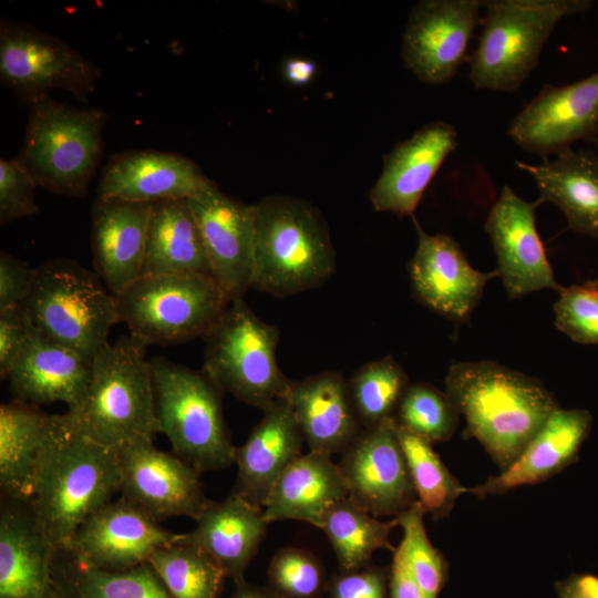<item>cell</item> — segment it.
Returning a JSON list of instances; mask_svg holds the SVG:
<instances>
[{
	"mask_svg": "<svg viewBox=\"0 0 598 598\" xmlns=\"http://www.w3.org/2000/svg\"><path fill=\"white\" fill-rule=\"evenodd\" d=\"M445 393L465 420L466 437L476 439L501 471L558 408L539 380L489 360L453 363Z\"/></svg>",
	"mask_w": 598,
	"mask_h": 598,
	"instance_id": "obj_1",
	"label": "cell"
},
{
	"mask_svg": "<svg viewBox=\"0 0 598 598\" xmlns=\"http://www.w3.org/2000/svg\"><path fill=\"white\" fill-rule=\"evenodd\" d=\"M117 450L84 435L66 413L52 415L30 506L56 547L121 491Z\"/></svg>",
	"mask_w": 598,
	"mask_h": 598,
	"instance_id": "obj_2",
	"label": "cell"
},
{
	"mask_svg": "<svg viewBox=\"0 0 598 598\" xmlns=\"http://www.w3.org/2000/svg\"><path fill=\"white\" fill-rule=\"evenodd\" d=\"M255 205L252 286L275 297L320 287L334 272L328 226L310 203L270 195Z\"/></svg>",
	"mask_w": 598,
	"mask_h": 598,
	"instance_id": "obj_3",
	"label": "cell"
},
{
	"mask_svg": "<svg viewBox=\"0 0 598 598\" xmlns=\"http://www.w3.org/2000/svg\"><path fill=\"white\" fill-rule=\"evenodd\" d=\"M146 347L132 336L122 337L93 359L83 400L66 414L96 443L117 450L161 433Z\"/></svg>",
	"mask_w": 598,
	"mask_h": 598,
	"instance_id": "obj_4",
	"label": "cell"
},
{
	"mask_svg": "<svg viewBox=\"0 0 598 598\" xmlns=\"http://www.w3.org/2000/svg\"><path fill=\"white\" fill-rule=\"evenodd\" d=\"M22 147L16 161L35 186L84 197L103 148L105 113L53 100L32 99Z\"/></svg>",
	"mask_w": 598,
	"mask_h": 598,
	"instance_id": "obj_5",
	"label": "cell"
},
{
	"mask_svg": "<svg viewBox=\"0 0 598 598\" xmlns=\"http://www.w3.org/2000/svg\"><path fill=\"white\" fill-rule=\"evenodd\" d=\"M102 282L76 261L48 260L33 269L21 307L34 329L92 363L120 322L116 298Z\"/></svg>",
	"mask_w": 598,
	"mask_h": 598,
	"instance_id": "obj_6",
	"label": "cell"
},
{
	"mask_svg": "<svg viewBox=\"0 0 598 598\" xmlns=\"http://www.w3.org/2000/svg\"><path fill=\"white\" fill-rule=\"evenodd\" d=\"M589 0H488L470 58L475 89L514 93L530 75L558 22L590 9Z\"/></svg>",
	"mask_w": 598,
	"mask_h": 598,
	"instance_id": "obj_7",
	"label": "cell"
},
{
	"mask_svg": "<svg viewBox=\"0 0 598 598\" xmlns=\"http://www.w3.org/2000/svg\"><path fill=\"white\" fill-rule=\"evenodd\" d=\"M150 363L157 421L173 453L199 474L234 464L236 446L223 414V391L202 371L164 357Z\"/></svg>",
	"mask_w": 598,
	"mask_h": 598,
	"instance_id": "obj_8",
	"label": "cell"
},
{
	"mask_svg": "<svg viewBox=\"0 0 598 598\" xmlns=\"http://www.w3.org/2000/svg\"><path fill=\"white\" fill-rule=\"evenodd\" d=\"M120 322L145 346L204 338L231 300L212 276L144 275L115 296Z\"/></svg>",
	"mask_w": 598,
	"mask_h": 598,
	"instance_id": "obj_9",
	"label": "cell"
},
{
	"mask_svg": "<svg viewBox=\"0 0 598 598\" xmlns=\"http://www.w3.org/2000/svg\"><path fill=\"white\" fill-rule=\"evenodd\" d=\"M279 337L276 326L236 298L204 337L202 372L221 391L264 412L286 398L291 382L277 363Z\"/></svg>",
	"mask_w": 598,
	"mask_h": 598,
	"instance_id": "obj_10",
	"label": "cell"
},
{
	"mask_svg": "<svg viewBox=\"0 0 598 598\" xmlns=\"http://www.w3.org/2000/svg\"><path fill=\"white\" fill-rule=\"evenodd\" d=\"M101 72L76 49L31 24L0 23V80L25 103L61 89L81 101L95 91Z\"/></svg>",
	"mask_w": 598,
	"mask_h": 598,
	"instance_id": "obj_11",
	"label": "cell"
},
{
	"mask_svg": "<svg viewBox=\"0 0 598 598\" xmlns=\"http://www.w3.org/2000/svg\"><path fill=\"white\" fill-rule=\"evenodd\" d=\"M484 1L422 0L411 10L402 38L404 65L421 82H450L466 59Z\"/></svg>",
	"mask_w": 598,
	"mask_h": 598,
	"instance_id": "obj_12",
	"label": "cell"
},
{
	"mask_svg": "<svg viewBox=\"0 0 598 598\" xmlns=\"http://www.w3.org/2000/svg\"><path fill=\"white\" fill-rule=\"evenodd\" d=\"M337 464L348 497L375 517H396L417 501L394 419L363 429Z\"/></svg>",
	"mask_w": 598,
	"mask_h": 598,
	"instance_id": "obj_13",
	"label": "cell"
},
{
	"mask_svg": "<svg viewBox=\"0 0 598 598\" xmlns=\"http://www.w3.org/2000/svg\"><path fill=\"white\" fill-rule=\"evenodd\" d=\"M520 148L548 158L578 141L598 143V72L565 85L545 84L507 131Z\"/></svg>",
	"mask_w": 598,
	"mask_h": 598,
	"instance_id": "obj_14",
	"label": "cell"
},
{
	"mask_svg": "<svg viewBox=\"0 0 598 598\" xmlns=\"http://www.w3.org/2000/svg\"><path fill=\"white\" fill-rule=\"evenodd\" d=\"M122 497L156 520L187 516L196 520L210 503L199 473L175 454L161 451L153 439L117 448Z\"/></svg>",
	"mask_w": 598,
	"mask_h": 598,
	"instance_id": "obj_15",
	"label": "cell"
},
{
	"mask_svg": "<svg viewBox=\"0 0 598 598\" xmlns=\"http://www.w3.org/2000/svg\"><path fill=\"white\" fill-rule=\"evenodd\" d=\"M543 200L527 202L504 185L485 221L498 262V274L511 299L543 289L558 292L544 245L536 228V208Z\"/></svg>",
	"mask_w": 598,
	"mask_h": 598,
	"instance_id": "obj_16",
	"label": "cell"
},
{
	"mask_svg": "<svg viewBox=\"0 0 598 598\" xmlns=\"http://www.w3.org/2000/svg\"><path fill=\"white\" fill-rule=\"evenodd\" d=\"M202 233L215 280L234 300L252 286L256 215L212 183L188 199Z\"/></svg>",
	"mask_w": 598,
	"mask_h": 598,
	"instance_id": "obj_17",
	"label": "cell"
},
{
	"mask_svg": "<svg viewBox=\"0 0 598 598\" xmlns=\"http://www.w3.org/2000/svg\"><path fill=\"white\" fill-rule=\"evenodd\" d=\"M179 537L124 497L93 513L65 546L80 559L110 570L146 564L152 554Z\"/></svg>",
	"mask_w": 598,
	"mask_h": 598,
	"instance_id": "obj_18",
	"label": "cell"
},
{
	"mask_svg": "<svg viewBox=\"0 0 598 598\" xmlns=\"http://www.w3.org/2000/svg\"><path fill=\"white\" fill-rule=\"evenodd\" d=\"M417 246L410 261L416 298L433 311L455 321L466 320L486 283L497 270L482 272L471 266L458 244L445 234H427L412 216Z\"/></svg>",
	"mask_w": 598,
	"mask_h": 598,
	"instance_id": "obj_19",
	"label": "cell"
},
{
	"mask_svg": "<svg viewBox=\"0 0 598 598\" xmlns=\"http://www.w3.org/2000/svg\"><path fill=\"white\" fill-rule=\"evenodd\" d=\"M456 145L454 126L443 121L431 122L396 144L384 156L382 173L369 192L373 209L414 216L427 185Z\"/></svg>",
	"mask_w": 598,
	"mask_h": 598,
	"instance_id": "obj_20",
	"label": "cell"
},
{
	"mask_svg": "<svg viewBox=\"0 0 598 598\" xmlns=\"http://www.w3.org/2000/svg\"><path fill=\"white\" fill-rule=\"evenodd\" d=\"M210 182L192 159L175 153L133 150L115 155L103 169L99 198L156 204L189 199Z\"/></svg>",
	"mask_w": 598,
	"mask_h": 598,
	"instance_id": "obj_21",
	"label": "cell"
},
{
	"mask_svg": "<svg viewBox=\"0 0 598 598\" xmlns=\"http://www.w3.org/2000/svg\"><path fill=\"white\" fill-rule=\"evenodd\" d=\"M55 550L30 504L4 498L0 513V598H54Z\"/></svg>",
	"mask_w": 598,
	"mask_h": 598,
	"instance_id": "obj_22",
	"label": "cell"
},
{
	"mask_svg": "<svg viewBox=\"0 0 598 598\" xmlns=\"http://www.w3.org/2000/svg\"><path fill=\"white\" fill-rule=\"evenodd\" d=\"M152 206L99 197L93 206L94 268L114 296L143 276Z\"/></svg>",
	"mask_w": 598,
	"mask_h": 598,
	"instance_id": "obj_23",
	"label": "cell"
},
{
	"mask_svg": "<svg viewBox=\"0 0 598 598\" xmlns=\"http://www.w3.org/2000/svg\"><path fill=\"white\" fill-rule=\"evenodd\" d=\"M591 424L589 411L558 406L514 463L468 493L484 498L549 480L578 461Z\"/></svg>",
	"mask_w": 598,
	"mask_h": 598,
	"instance_id": "obj_24",
	"label": "cell"
},
{
	"mask_svg": "<svg viewBox=\"0 0 598 598\" xmlns=\"http://www.w3.org/2000/svg\"><path fill=\"white\" fill-rule=\"evenodd\" d=\"M13 400L38 406L62 402L76 410L91 379V363L37 329L7 378Z\"/></svg>",
	"mask_w": 598,
	"mask_h": 598,
	"instance_id": "obj_25",
	"label": "cell"
},
{
	"mask_svg": "<svg viewBox=\"0 0 598 598\" xmlns=\"http://www.w3.org/2000/svg\"><path fill=\"white\" fill-rule=\"evenodd\" d=\"M305 440L286 398L264 411L245 443L235 450V494L264 508L268 495L286 467L302 454Z\"/></svg>",
	"mask_w": 598,
	"mask_h": 598,
	"instance_id": "obj_26",
	"label": "cell"
},
{
	"mask_svg": "<svg viewBox=\"0 0 598 598\" xmlns=\"http://www.w3.org/2000/svg\"><path fill=\"white\" fill-rule=\"evenodd\" d=\"M290 403L309 451L342 453L363 430L343 374L326 371L290 382Z\"/></svg>",
	"mask_w": 598,
	"mask_h": 598,
	"instance_id": "obj_27",
	"label": "cell"
},
{
	"mask_svg": "<svg viewBox=\"0 0 598 598\" xmlns=\"http://www.w3.org/2000/svg\"><path fill=\"white\" fill-rule=\"evenodd\" d=\"M196 526L181 539L207 553L235 585L245 581V571L262 543L267 525L261 507L231 493L206 506Z\"/></svg>",
	"mask_w": 598,
	"mask_h": 598,
	"instance_id": "obj_28",
	"label": "cell"
},
{
	"mask_svg": "<svg viewBox=\"0 0 598 598\" xmlns=\"http://www.w3.org/2000/svg\"><path fill=\"white\" fill-rule=\"evenodd\" d=\"M331 456L308 451L286 467L262 508L268 524L290 519L321 527L328 509L348 497L342 474Z\"/></svg>",
	"mask_w": 598,
	"mask_h": 598,
	"instance_id": "obj_29",
	"label": "cell"
},
{
	"mask_svg": "<svg viewBox=\"0 0 598 598\" xmlns=\"http://www.w3.org/2000/svg\"><path fill=\"white\" fill-rule=\"evenodd\" d=\"M535 182L543 202L556 205L573 230L598 238V153L568 148L538 164L515 162Z\"/></svg>",
	"mask_w": 598,
	"mask_h": 598,
	"instance_id": "obj_30",
	"label": "cell"
},
{
	"mask_svg": "<svg viewBox=\"0 0 598 598\" xmlns=\"http://www.w3.org/2000/svg\"><path fill=\"white\" fill-rule=\"evenodd\" d=\"M52 414L13 400L0 406V487L2 497L30 503L49 436Z\"/></svg>",
	"mask_w": 598,
	"mask_h": 598,
	"instance_id": "obj_31",
	"label": "cell"
},
{
	"mask_svg": "<svg viewBox=\"0 0 598 598\" xmlns=\"http://www.w3.org/2000/svg\"><path fill=\"white\" fill-rule=\"evenodd\" d=\"M213 276L212 266L188 199L153 204L144 275Z\"/></svg>",
	"mask_w": 598,
	"mask_h": 598,
	"instance_id": "obj_32",
	"label": "cell"
},
{
	"mask_svg": "<svg viewBox=\"0 0 598 598\" xmlns=\"http://www.w3.org/2000/svg\"><path fill=\"white\" fill-rule=\"evenodd\" d=\"M52 586L54 598H172L147 563L124 570L103 569L65 547H56Z\"/></svg>",
	"mask_w": 598,
	"mask_h": 598,
	"instance_id": "obj_33",
	"label": "cell"
},
{
	"mask_svg": "<svg viewBox=\"0 0 598 598\" xmlns=\"http://www.w3.org/2000/svg\"><path fill=\"white\" fill-rule=\"evenodd\" d=\"M396 526V517L381 520L346 497L328 509L320 529L332 546L339 569L352 570L369 565L378 549L394 553L390 534Z\"/></svg>",
	"mask_w": 598,
	"mask_h": 598,
	"instance_id": "obj_34",
	"label": "cell"
},
{
	"mask_svg": "<svg viewBox=\"0 0 598 598\" xmlns=\"http://www.w3.org/2000/svg\"><path fill=\"white\" fill-rule=\"evenodd\" d=\"M147 564L172 598H217L226 577L203 549L181 539L155 550Z\"/></svg>",
	"mask_w": 598,
	"mask_h": 598,
	"instance_id": "obj_35",
	"label": "cell"
},
{
	"mask_svg": "<svg viewBox=\"0 0 598 598\" xmlns=\"http://www.w3.org/2000/svg\"><path fill=\"white\" fill-rule=\"evenodd\" d=\"M394 431L403 450L419 504L435 520L446 517L468 488L451 474L431 443L400 426Z\"/></svg>",
	"mask_w": 598,
	"mask_h": 598,
	"instance_id": "obj_36",
	"label": "cell"
},
{
	"mask_svg": "<svg viewBox=\"0 0 598 598\" xmlns=\"http://www.w3.org/2000/svg\"><path fill=\"white\" fill-rule=\"evenodd\" d=\"M347 383L362 429H371L394 419L410 385L406 372L392 355L364 363Z\"/></svg>",
	"mask_w": 598,
	"mask_h": 598,
	"instance_id": "obj_37",
	"label": "cell"
},
{
	"mask_svg": "<svg viewBox=\"0 0 598 598\" xmlns=\"http://www.w3.org/2000/svg\"><path fill=\"white\" fill-rule=\"evenodd\" d=\"M425 513L416 501L396 516L403 537L396 550L412 578L430 597L437 598L446 584L448 564L429 539L424 525Z\"/></svg>",
	"mask_w": 598,
	"mask_h": 598,
	"instance_id": "obj_38",
	"label": "cell"
},
{
	"mask_svg": "<svg viewBox=\"0 0 598 598\" xmlns=\"http://www.w3.org/2000/svg\"><path fill=\"white\" fill-rule=\"evenodd\" d=\"M394 421L431 444L448 441L457 426L458 413L445 392L427 382L410 383Z\"/></svg>",
	"mask_w": 598,
	"mask_h": 598,
	"instance_id": "obj_39",
	"label": "cell"
},
{
	"mask_svg": "<svg viewBox=\"0 0 598 598\" xmlns=\"http://www.w3.org/2000/svg\"><path fill=\"white\" fill-rule=\"evenodd\" d=\"M267 580L281 598H323L329 577L322 561L310 550L283 547L272 556Z\"/></svg>",
	"mask_w": 598,
	"mask_h": 598,
	"instance_id": "obj_40",
	"label": "cell"
},
{
	"mask_svg": "<svg viewBox=\"0 0 598 598\" xmlns=\"http://www.w3.org/2000/svg\"><path fill=\"white\" fill-rule=\"evenodd\" d=\"M558 296L556 328L577 343L598 344V280L561 287Z\"/></svg>",
	"mask_w": 598,
	"mask_h": 598,
	"instance_id": "obj_41",
	"label": "cell"
},
{
	"mask_svg": "<svg viewBox=\"0 0 598 598\" xmlns=\"http://www.w3.org/2000/svg\"><path fill=\"white\" fill-rule=\"evenodd\" d=\"M35 184L13 159H0V223L14 220L39 213L34 199Z\"/></svg>",
	"mask_w": 598,
	"mask_h": 598,
	"instance_id": "obj_42",
	"label": "cell"
},
{
	"mask_svg": "<svg viewBox=\"0 0 598 598\" xmlns=\"http://www.w3.org/2000/svg\"><path fill=\"white\" fill-rule=\"evenodd\" d=\"M390 567L367 565L339 569L329 577L327 598H388Z\"/></svg>",
	"mask_w": 598,
	"mask_h": 598,
	"instance_id": "obj_43",
	"label": "cell"
},
{
	"mask_svg": "<svg viewBox=\"0 0 598 598\" xmlns=\"http://www.w3.org/2000/svg\"><path fill=\"white\" fill-rule=\"evenodd\" d=\"M33 326L21 306L0 310V374L6 379L24 349Z\"/></svg>",
	"mask_w": 598,
	"mask_h": 598,
	"instance_id": "obj_44",
	"label": "cell"
},
{
	"mask_svg": "<svg viewBox=\"0 0 598 598\" xmlns=\"http://www.w3.org/2000/svg\"><path fill=\"white\" fill-rule=\"evenodd\" d=\"M33 269L7 251L0 254V310L21 306L28 297Z\"/></svg>",
	"mask_w": 598,
	"mask_h": 598,
	"instance_id": "obj_45",
	"label": "cell"
},
{
	"mask_svg": "<svg viewBox=\"0 0 598 598\" xmlns=\"http://www.w3.org/2000/svg\"><path fill=\"white\" fill-rule=\"evenodd\" d=\"M388 598H430L410 575L403 561L393 554Z\"/></svg>",
	"mask_w": 598,
	"mask_h": 598,
	"instance_id": "obj_46",
	"label": "cell"
},
{
	"mask_svg": "<svg viewBox=\"0 0 598 598\" xmlns=\"http://www.w3.org/2000/svg\"><path fill=\"white\" fill-rule=\"evenodd\" d=\"M557 598H598V576L573 574L555 584Z\"/></svg>",
	"mask_w": 598,
	"mask_h": 598,
	"instance_id": "obj_47",
	"label": "cell"
},
{
	"mask_svg": "<svg viewBox=\"0 0 598 598\" xmlns=\"http://www.w3.org/2000/svg\"><path fill=\"white\" fill-rule=\"evenodd\" d=\"M317 65L305 58H290L283 64V75L290 84L305 85L315 76Z\"/></svg>",
	"mask_w": 598,
	"mask_h": 598,
	"instance_id": "obj_48",
	"label": "cell"
},
{
	"mask_svg": "<svg viewBox=\"0 0 598 598\" xmlns=\"http://www.w3.org/2000/svg\"><path fill=\"white\" fill-rule=\"evenodd\" d=\"M229 598H281L268 586H258L246 580L235 585V590Z\"/></svg>",
	"mask_w": 598,
	"mask_h": 598,
	"instance_id": "obj_49",
	"label": "cell"
},
{
	"mask_svg": "<svg viewBox=\"0 0 598 598\" xmlns=\"http://www.w3.org/2000/svg\"><path fill=\"white\" fill-rule=\"evenodd\" d=\"M596 146L598 147V143L596 144Z\"/></svg>",
	"mask_w": 598,
	"mask_h": 598,
	"instance_id": "obj_50",
	"label": "cell"
}]
</instances>
